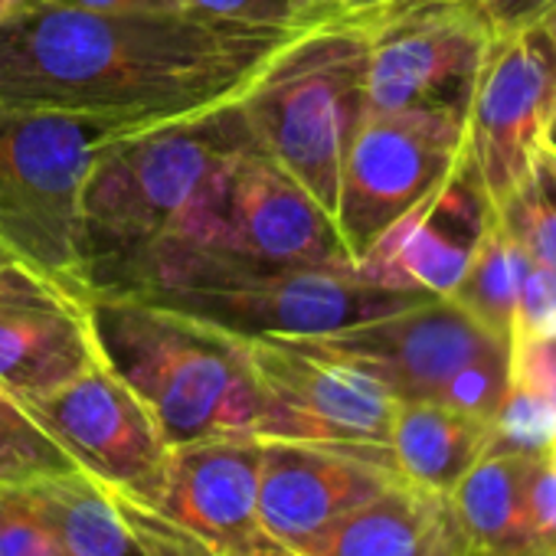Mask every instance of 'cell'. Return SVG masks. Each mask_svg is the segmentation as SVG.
I'll use <instances>...</instances> for the list:
<instances>
[{"label": "cell", "mask_w": 556, "mask_h": 556, "mask_svg": "<svg viewBox=\"0 0 556 556\" xmlns=\"http://www.w3.org/2000/svg\"><path fill=\"white\" fill-rule=\"evenodd\" d=\"M299 30L197 11H86L34 0L0 21V99L167 122L236 99Z\"/></svg>", "instance_id": "obj_1"}, {"label": "cell", "mask_w": 556, "mask_h": 556, "mask_svg": "<svg viewBox=\"0 0 556 556\" xmlns=\"http://www.w3.org/2000/svg\"><path fill=\"white\" fill-rule=\"evenodd\" d=\"M99 295L141 299L242 341H318L432 302L354 265H258L167 245L138 255Z\"/></svg>", "instance_id": "obj_2"}, {"label": "cell", "mask_w": 556, "mask_h": 556, "mask_svg": "<svg viewBox=\"0 0 556 556\" xmlns=\"http://www.w3.org/2000/svg\"><path fill=\"white\" fill-rule=\"evenodd\" d=\"M258 148L239 96L112 138L83 187V262L99 295L151 245L239 154Z\"/></svg>", "instance_id": "obj_3"}, {"label": "cell", "mask_w": 556, "mask_h": 556, "mask_svg": "<svg viewBox=\"0 0 556 556\" xmlns=\"http://www.w3.org/2000/svg\"><path fill=\"white\" fill-rule=\"evenodd\" d=\"M89 321L102 364L148 406L170 448L262 435L265 403L242 338L125 295H92Z\"/></svg>", "instance_id": "obj_4"}, {"label": "cell", "mask_w": 556, "mask_h": 556, "mask_svg": "<svg viewBox=\"0 0 556 556\" xmlns=\"http://www.w3.org/2000/svg\"><path fill=\"white\" fill-rule=\"evenodd\" d=\"M141 122L0 99V245L60 292L89 302L83 187L99 151Z\"/></svg>", "instance_id": "obj_5"}, {"label": "cell", "mask_w": 556, "mask_h": 556, "mask_svg": "<svg viewBox=\"0 0 556 556\" xmlns=\"http://www.w3.org/2000/svg\"><path fill=\"white\" fill-rule=\"evenodd\" d=\"M367 34L325 21L292 34L239 92L255 144L334 219L348 144L367 112Z\"/></svg>", "instance_id": "obj_6"}, {"label": "cell", "mask_w": 556, "mask_h": 556, "mask_svg": "<svg viewBox=\"0 0 556 556\" xmlns=\"http://www.w3.org/2000/svg\"><path fill=\"white\" fill-rule=\"evenodd\" d=\"M262 435H219L170 448L154 501L112 497L144 556H299L258 517Z\"/></svg>", "instance_id": "obj_7"}, {"label": "cell", "mask_w": 556, "mask_h": 556, "mask_svg": "<svg viewBox=\"0 0 556 556\" xmlns=\"http://www.w3.org/2000/svg\"><path fill=\"white\" fill-rule=\"evenodd\" d=\"M157 245L258 265H354L334 219L258 148L216 174Z\"/></svg>", "instance_id": "obj_8"}, {"label": "cell", "mask_w": 556, "mask_h": 556, "mask_svg": "<svg viewBox=\"0 0 556 556\" xmlns=\"http://www.w3.org/2000/svg\"><path fill=\"white\" fill-rule=\"evenodd\" d=\"M334 21L367 34V109L465 118L494 43L468 0H416Z\"/></svg>", "instance_id": "obj_9"}, {"label": "cell", "mask_w": 556, "mask_h": 556, "mask_svg": "<svg viewBox=\"0 0 556 556\" xmlns=\"http://www.w3.org/2000/svg\"><path fill=\"white\" fill-rule=\"evenodd\" d=\"M465 154V118L367 109L341 164L334 226L351 262L435 190Z\"/></svg>", "instance_id": "obj_10"}, {"label": "cell", "mask_w": 556, "mask_h": 556, "mask_svg": "<svg viewBox=\"0 0 556 556\" xmlns=\"http://www.w3.org/2000/svg\"><path fill=\"white\" fill-rule=\"evenodd\" d=\"M265 403L262 439H302L361 452H387L393 393L318 341H245Z\"/></svg>", "instance_id": "obj_11"}, {"label": "cell", "mask_w": 556, "mask_h": 556, "mask_svg": "<svg viewBox=\"0 0 556 556\" xmlns=\"http://www.w3.org/2000/svg\"><path fill=\"white\" fill-rule=\"evenodd\" d=\"M17 403L105 494L154 501L164 491L170 445L148 406L102 361Z\"/></svg>", "instance_id": "obj_12"}, {"label": "cell", "mask_w": 556, "mask_h": 556, "mask_svg": "<svg viewBox=\"0 0 556 556\" xmlns=\"http://www.w3.org/2000/svg\"><path fill=\"white\" fill-rule=\"evenodd\" d=\"M556 105V37L549 24L494 40L465 112V151L497 206L540 154Z\"/></svg>", "instance_id": "obj_13"}, {"label": "cell", "mask_w": 556, "mask_h": 556, "mask_svg": "<svg viewBox=\"0 0 556 556\" xmlns=\"http://www.w3.org/2000/svg\"><path fill=\"white\" fill-rule=\"evenodd\" d=\"M400 481L390 455L302 439H262L255 504L268 533L305 556L357 504Z\"/></svg>", "instance_id": "obj_14"}, {"label": "cell", "mask_w": 556, "mask_h": 556, "mask_svg": "<svg viewBox=\"0 0 556 556\" xmlns=\"http://www.w3.org/2000/svg\"><path fill=\"white\" fill-rule=\"evenodd\" d=\"M491 216L494 203L465 151L452 174L396 219L354 268L390 289L448 299Z\"/></svg>", "instance_id": "obj_15"}, {"label": "cell", "mask_w": 556, "mask_h": 556, "mask_svg": "<svg viewBox=\"0 0 556 556\" xmlns=\"http://www.w3.org/2000/svg\"><path fill=\"white\" fill-rule=\"evenodd\" d=\"M318 344L370 374L393 393L396 403H435L465 364L507 348L448 299H432L400 315L318 338Z\"/></svg>", "instance_id": "obj_16"}, {"label": "cell", "mask_w": 556, "mask_h": 556, "mask_svg": "<svg viewBox=\"0 0 556 556\" xmlns=\"http://www.w3.org/2000/svg\"><path fill=\"white\" fill-rule=\"evenodd\" d=\"M99 361L89 302H0V393L11 400L50 393Z\"/></svg>", "instance_id": "obj_17"}, {"label": "cell", "mask_w": 556, "mask_h": 556, "mask_svg": "<svg viewBox=\"0 0 556 556\" xmlns=\"http://www.w3.org/2000/svg\"><path fill=\"white\" fill-rule=\"evenodd\" d=\"M488 419L429 400H406L396 403L387 452L400 478L448 497V491L488 452Z\"/></svg>", "instance_id": "obj_18"}, {"label": "cell", "mask_w": 556, "mask_h": 556, "mask_svg": "<svg viewBox=\"0 0 556 556\" xmlns=\"http://www.w3.org/2000/svg\"><path fill=\"white\" fill-rule=\"evenodd\" d=\"M445 507L448 497L400 478L334 520L305 556H419Z\"/></svg>", "instance_id": "obj_19"}, {"label": "cell", "mask_w": 556, "mask_h": 556, "mask_svg": "<svg viewBox=\"0 0 556 556\" xmlns=\"http://www.w3.org/2000/svg\"><path fill=\"white\" fill-rule=\"evenodd\" d=\"M530 458L533 455L488 448L448 491L455 520L488 556H533L523 514V481Z\"/></svg>", "instance_id": "obj_20"}, {"label": "cell", "mask_w": 556, "mask_h": 556, "mask_svg": "<svg viewBox=\"0 0 556 556\" xmlns=\"http://www.w3.org/2000/svg\"><path fill=\"white\" fill-rule=\"evenodd\" d=\"M70 556H144L109 494L79 468L14 484Z\"/></svg>", "instance_id": "obj_21"}, {"label": "cell", "mask_w": 556, "mask_h": 556, "mask_svg": "<svg viewBox=\"0 0 556 556\" xmlns=\"http://www.w3.org/2000/svg\"><path fill=\"white\" fill-rule=\"evenodd\" d=\"M520 265H523V252L514 245V239L504 232L494 213L458 278V286L448 295V302H455L475 325H481L491 338H497L507 348L514 331Z\"/></svg>", "instance_id": "obj_22"}, {"label": "cell", "mask_w": 556, "mask_h": 556, "mask_svg": "<svg viewBox=\"0 0 556 556\" xmlns=\"http://www.w3.org/2000/svg\"><path fill=\"white\" fill-rule=\"evenodd\" d=\"M504 232L514 245L556 271V161L543 151L533 161V170L494 206Z\"/></svg>", "instance_id": "obj_23"}, {"label": "cell", "mask_w": 556, "mask_h": 556, "mask_svg": "<svg viewBox=\"0 0 556 556\" xmlns=\"http://www.w3.org/2000/svg\"><path fill=\"white\" fill-rule=\"evenodd\" d=\"M73 468L70 455L21 409V403L0 393V488Z\"/></svg>", "instance_id": "obj_24"}, {"label": "cell", "mask_w": 556, "mask_h": 556, "mask_svg": "<svg viewBox=\"0 0 556 556\" xmlns=\"http://www.w3.org/2000/svg\"><path fill=\"white\" fill-rule=\"evenodd\" d=\"M556 439V413L523 390L520 383H507L504 403L491 422V442L494 452H517V455H546L549 442Z\"/></svg>", "instance_id": "obj_25"}, {"label": "cell", "mask_w": 556, "mask_h": 556, "mask_svg": "<svg viewBox=\"0 0 556 556\" xmlns=\"http://www.w3.org/2000/svg\"><path fill=\"white\" fill-rule=\"evenodd\" d=\"M507 383H510V351L497 348V351L465 364L448 380V387L442 390V396L435 403L494 422V416H497V409L504 403Z\"/></svg>", "instance_id": "obj_26"}, {"label": "cell", "mask_w": 556, "mask_h": 556, "mask_svg": "<svg viewBox=\"0 0 556 556\" xmlns=\"http://www.w3.org/2000/svg\"><path fill=\"white\" fill-rule=\"evenodd\" d=\"M0 556H70L14 484L0 488Z\"/></svg>", "instance_id": "obj_27"}, {"label": "cell", "mask_w": 556, "mask_h": 556, "mask_svg": "<svg viewBox=\"0 0 556 556\" xmlns=\"http://www.w3.org/2000/svg\"><path fill=\"white\" fill-rule=\"evenodd\" d=\"M543 334H556V271L523 255L510 344Z\"/></svg>", "instance_id": "obj_28"}, {"label": "cell", "mask_w": 556, "mask_h": 556, "mask_svg": "<svg viewBox=\"0 0 556 556\" xmlns=\"http://www.w3.org/2000/svg\"><path fill=\"white\" fill-rule=\"evenodd\" d=\"M187 11L255 24V27H282V30H305L312 27V0H184Z\"/></svg>", "instance_id": "obj_29"}, {"label": "cell", "mask_w": 556, "mask_h": 556, "mask_svg": "<svg viewBox=\"0 0 556 556\" xmlns=\"http://www.w3.org/2000/svg\"><path fill=\"white\" fill-rule=\"evenodd\" d=\"M523 514L533 556H556V465L533 455L523 481Z\"/></svg>", "instance_id": "obj_30"}, {"label": "cell", "mask_w": 556, "mask_h": 556, "mask_svg": "<svg viewBox=\"0 0 556 556\" xmlns=\"http://www.w3.org/2000/svg\"><path fill=\"white\" fill-rule=\"evenodd\" d=\"M510 380L556 413V334L510 344Z\"/></svg>", "instance_id": "obj_31"}, {"label": "cell", "mask_w": 556, "mask_h": 556, "mask_svg": "<svg viewBox=\"0 0 556 556\" xmlns=\"http://www.w3.org/2000/svg\"><path fill=\"white\" fill-rule=\"evenodd\" d=\"M468 4L488 27L491 40H510L556 14V0H468Z\"/></svg>", "instance_id": "obj_32"}, {"label": "cell", "mask_w": 556, "mask_h": 556, "mask_svg": "<svg viewBox=\"0 0 556 556\" xmlns=\"http://www.w3.org/2000/svg\"><path fill=\"white\" fill-rule=\"evenodd\" d=\"M53 299H73V295L50 286L47 278L30 271L17 255H11L0 245V302H53Z\"/></svg>", "instance_id": "obj_33"}, {"label": "cell", "mask_w": 556, "mask_h": 556, "mask_svg": "<svg viewBox=\"0 0 556 556\" xmlns=\"http://www.w3.org/2000/svg\"><path fill=\"white\" fill-rule=\"evenodd\" d=\"M419 556H488V553L478 549V546L468 540V533H465L462 523L455 520L452 507H445V514H442L435 533L429 536V543H426V549H422Z\"/></svg>", "instance_id": "obj_34"}, {"label": "cell", "mask_w": 556, "mask_h": 556, "mask_svg": "<svg viewBox=\"0 0 556 556\" xmlns=\"http://www.w3.org/2000/svg\"><path fill=\"white\" fill-rule=\"evenodd\" d=\"M47 4L86 11H184V0H47Z\"/></svg>", "instance_id": "obj_35"}, {"label": "cell", "mask_w": 556, "mask_h": 556, "mask_svg": "<svg viewBox=\"0 0 556 556\" xmlns=\"http://www.w3.org/2000/svg\"><path fill=\"white\" fill-rule=\"evenodd\" d=\"M546 24H549L553 37H556V14H553ZM540 151H543L546 157H553V161H556V105H553V112H549V118H546V125H543V135H540Z\"/></svg>", "instance_id": "obj_36"}, {"label": "cell", "mask_w": 556, "mask_h": 556, "mask_svg": "<svg viewBox=\"0 0 556 556\" xmlns=\"http://www.w3.org/2000/svg\"><path fill=\"white\" fill-rule=\"evenodd\" d=\"M348 4H351V0H312V27L338 17Z\"/></svg>", "instance_id": "obj_37"}, {"label": "cell", "mask_w": 556, "mask_h": 556, "mask_svg": "<svg viewBox=\"0 0 556 556\" xmlns=\"http://www.w3.org/2000/svg\"><path fill=\"white\" fill-rule=\"evenodd\" d=\"M396 4H416V0H351V4L338 14V17H344V14H361V11H380V8H396ZM334 21V17H331Z\"/></svg>", "instance_id": "obj_38"}, {"label": "cell", "mask_w": 556, "mask_h": 556, "mask_svg": "<svg viewBox=\"0 0 556 556\" xmlns=\"http://www.w3.org/2000/svg\"><path fill=\"white\" fill-rule=\"evenodd\" d=\"M30 4H34V0H0V21H11L14 14H21Z\"/></svg>", "instance_id": "obj_39"}, {"label": "cell", "mask_w": 556, "mask_h": 556, "mask_svg": "<svg viewBox=\"0 0 556 556\" xmlns=\"http://www.w3.org/2000/svg\"><path fill=\"white\" fill-rule=\"evenodd\" d=\"M546 458H549V462H553V465H556V439H553V442H549V448H546Z\"/></svg>", "instance_id": "obj_40"}]
</instances>
